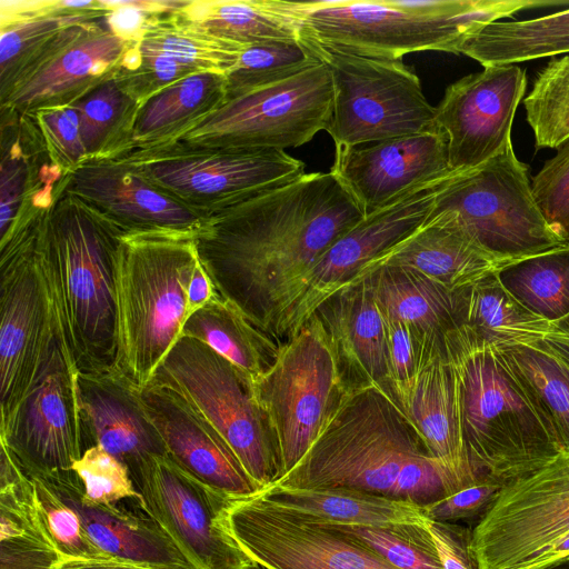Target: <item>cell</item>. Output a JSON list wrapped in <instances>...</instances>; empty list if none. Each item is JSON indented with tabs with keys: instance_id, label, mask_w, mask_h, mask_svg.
<instances>
[{
	"instance_id": "cell-41",
	"label": "cell",
	"mask_w": 569,
	"mask_h": 569,
	"mask_svg": "<svg viewBox=\"0 0 569 569\" xmlns=\"http://www.w3.org/2000/svg\"><path fill=\"white\" fill-rule=\"evenodd\" d=\"M196 71L227 73L237 62L243 46L210 36L181 20L177 12L164 17L138 43Z\"/></svg>"
},
{
	"instance_id": "cell-27",
	"label": "cell",
	"mask_w": 569,
	"mask_h": 569,
	"mask_svg": "<svg viewBox=\"0 0 569 569\" xmlns=\"http://www.w3.org/2000/svg\"><path fill=\"white\" fill-rule=\"evenodd\" d=\"M510 263L486 251L451 219L428 216L420 228L365 266L351 282L378 267L398 266L456 291Z\"/></svg>"
},
{
	"instance_id": "cell-19",
	"label": "cell",
	"mask_w": 569,
	"mask_h": 569,
	"mask_svg": "<svg viewBox=\"0 0 569 569\" xmlns=\"http://www.w3.org/2000/svg\"><path fill=\"white\" fill-rule=\"evenodd\" d=\"M526 88V71L517 64L483 67L447 87L436 122L447 136L452 171L476 168L512 143V122Z\"/></svg>"
},
{
	"instance_id": "cell-49",
	"label": "cell",
	"mask_w": 569,
	"mask_h": 569,
	"mask_svg": "<svg viewBox=\"0 0 569 569\" xmlns=\"http://www.w3.org/2000/svg\"><path fill=\"white\" fill-rule=\"evenodd\" d=\"M106 29L132 46L164 17L180 11L188 0H100Z\"/></svg>"
},
{
	"instance_id": "cell-5",
	"label": "cell",
	"mask_w": 569,
	"mask_h": 569,
	"mask_svg": "<svg viewBox=\"0 0 569 569\" xmlns=\"http://www.w3.org/2000/svg\"><path fill=\"white\" fill-rule=\"evenodd\" d=\"M429 456L386 387H348L302 459L273 486L392 498L401 471Z\"/></svg>"
},
{
	"instance_id": "cell-20",
	"label": "cell",
	"mask_w": 569,
	"mask_h": 569,
	"mask_svg": "<svg viewBox=\"0 0 569 569\" xmlns=\"http://www.w3.org/2000/svg\"><path fill=\"white\" fill-rule=\"evenodd\" d=\"M330 171L366 214L453 172L449 166L448 139L439 128L336 148Z\"/></svg>"
},
{
	"instance_id": "cell-57",
	"label": "cell",
	"mask_w": 569,
	"mask_h": 569,
	"mask_svg": "<svg viewBox=\"0 0 569 569\" xmlns=\"http://www.w3.org/2000/svg\"><path fill=\"white\" fill-rule=\"evenodd\" d=\"M541 569H569V559L559 561L557 563L547 566V567L541 568Z\"/></svg>"
},
{
	"instance_id": "cell-31",
	"label": "cell",
	"mask_w": 569,
	"mask_h": 569,
	"mask_svg": "<svg viewBox=\"0 0 569 569\" xmlns=\"http://www.w3.org/2000/svg\"><path fill=\"white\" fill-rule=\"evenodd\" d=\"M177 16L212 37L243 47L301 39L297 1L188 0Z\"/></svg>"
},
{
	"instance_id": "cell-55",
	"label": "cell",
	"mask_w": 569,
	"mask_h": 569,
	"mask_svg": "<svg viewBox=\"0 0 569 569\" xmlns=\"http://www.w3.org/2000/svg\"><path fill=\"white\" fill-rule=\"evenodd\" d=\"M566 559H569V531L546 546L523 569H541Z\"/></svg>"
},
{
	"instance_id": "cell-9",
	"label": "cell",
	"mask_w": 569,
	"mask_h": 569,
	"mask_svg": "<svg viewBox=\"0 0 569 569\" xmlns=\"http://www.w3.org/2000/svg\"><path fill=\"white\" fill-rule=\"evenodd\" d=\"M48 208L26 217L0 240V429L10 422L59 337L37 248Z\"/></svg>"
},
{
	"instance_id": "cell-30",
	"label": "cell",
	"mask_w": 569,
	"mask_h": 569,
	"mask_svg": "<svg viewBox=\"0 0 569 569\" xmlns=\"http://www.w3.org/2000/svg\"><path fill=\"white\" fill-rule=\"evenodd\" d=\"M257 495L272 506L333 525L390 527L428 520L421 506L359 490L271 486Z\"/></svg>"
},
{
	"instance_id": "cell-25",
	"label": "cell",
	"mask_w": 569,
	"mask_h": 569,
	"mask_svg": "<svg viewBox=\"0 0 569 569\" xmlns=\"http://www.w3.org/2000/svg\"><path fill=\"white\" fill-rule=\"evenodd\" d=\"M41 477L77 511L88 537L110 558L158 569H196L143 505L90 501L72 469Z\"/></svg>"
},
{
	"instance_id": "cell-34",
	"label": "cell",
	"mask_w": 569,
	"mask_h": 569,
	"mask_svg": "<svg viewBox=\"0 0 569 569\" xmlns=\"http://www.w3.org/2000/svg\"><path fill=\"white\" fill-rule=\"evenodd\" d=\"M363 278L369 281L383 318L440 336L456 326V291L436 280L398 266L378 267L360 279Z\"/></svg>"
},
{
	"instance_id": "cell-48",
	"label": "cell",
	"mask_w": 569,
	"mask_h": 569,
	"mask_svg": "<svg viewBox=\"0 0 569 569\" xmlns=\"http://www.w3.org/2000/svg\"><path fill=\"white\" fill-rule=\"evenodd\" d=\"M531 187L547 223L565 244H569V139L545 162Z\"/></svg>"
},
{
	"instance_id": "cell-46",
	"label": "cell",
	"mask_w": 569,
	"mask_h": 569,
	"mask_svg": "<svg viewBox=\"0 0 569 569\" xmlns=\"http://www.w3.org/2000/svg\"><path fill=\"white\" fill-rule=\"evenodd\" d=\"M388 360V382L411 378L443 349V336L412 325L383 318Z\"/></svg>"
},
{
	"instance_id": "cell-53",
	"label": "cell",
	"mask_w": 569,
	"mask_h": 569,
	"mask_svg": "<svg viewBox=\"0 0 569 569\" xmlns=\"http://www.w3.org/2000/svg\"><path fill=\"white\" fill-rule=\"evenodd\" d=\"M214 287L200 260L190 280L187 293L188 318L216 296ZM187 318V319H188Z\"/></svg>"
},
{
	"instance_id": "cell-56",
	"label": "cell",
	"mask_w": 569,
	"mask_h": 569,
	"mask_svg": "<svg viewBox=\"0 0 569 569\" xmlns=\"http://www.w3.org/2000/svg\"><path fill=\"white\" fill-rule=\"evenodd\" d=\"M56 569H158L144 565L108 559H62Z\"/></svg>"
},
{
	"instance_id": "cell-11",
	"label": "cell",
	"mask_w": 569,
	"mask_h": 569,
	"mask_svg": "<svg viewBox=\"0 0 569 569\" xmlns=\"http://www.w3.org/2000/svg\"><path fill=\"white\" fill-rule=\"evenodd\" d=\"M311 46L331 74L332 107L326 131L336 148L438 129L436 107L427 101L420 79L401 59Z\"/></svg>"
},
{
	"instance_id": "cell-29",
	"label": "cell",
	"mask_w": 569,
	"mask_h": 569,
	"mask_svg": "<svg viewBox=\"0 0 569 569\" xmlns=\"http://www.w3.org/2000/svg\"><path fill=\"white\" fill-rule=\"evenodd\" d=\"M226 99L223 72L200 71L168 86L140 104L124 153L172 143L207 119Z\"/></svg>"
},
{
	"instance_id": "cell-36",
	"label": "cell",
	"mask_w": 569,
	"mask_h": 569,
	"mask_svg": "<svg viewBox=\"0 0 569 569\" xmlns=\"http://www.w3.org/2000/svg\"><path fill=\"white\" fill-rule=\"evenodd\" d=\"M457 53L483 67L569 54V8L539 18L487 24L467 36Z\"/></svg>"
},
{
	"instance_id": "cell-17",
	"label": "cell",
	"mask_w": 569,
	"mask_h": 569,
	"mask_svg": "<svg viewBox=\"0 0 569 569\" xmlns=\"http://www.w3.org/2000/svg\"><path fill=\"white\" fill-rule=\"evenodd\" d=\"M224 518L238 546L263 569H397L327 525L258 495L230 498Z\"/></svg>"
},
{
	"instance_id": "cell-21",
	"label": "cell",
	"mask_w": 569,
	"mask_h": 569,
	"mask_svg": "<svg viewBox=\"0 0 569 569\" xmlns=\"http://www.w3.org/2000/svg\"><path fill=\"white\" fill-rule=\"evenodd\" d=\"M63 189L124 236H194L204 221L121 158L82 162L66 174Z\"/></svg>"
},
{
	"instance_id": "cell-58",
	"label": "cell",
	"mask_w": 569,
	"mask_h": 569,
	"mask_svg": "<svg viewBox=\"0 0 569 569\" xmlns=\"http://www.w3.org/2000/svg\"><path fill=\"white\" fill-rule=\"evenodd\" d=\"M249 569H263V568H261V567H259V566H254V567L249 568Z\"/></svg>"
},
{
	"instance_id": "cell-33",
	"label": "cell",
	"mask_w": 569,
	"mask_h": 569,
	"mask_svg": "<svg viewBox=\"0 0 569 569\" xmlns=\"http://www.w3.org/2000/svg\"><path fill=\"white\" fill-rule=\"evenodd\" d=\"M104 13H42L0 24V101L80 37L82 27L77 23L100 19Z\"/></svg>"
},
{
	"instance_id": "cell-18",
	"label": "cell",
	"mask_w": 569,
	"mask_h": 569,
	"mask_svg": "<svg viewBox=\"0 0 569 569\" xmlns=\"http://www.w3.org/2000/svg\"><path fill=\"white\" fill-rule=\"evenodd\" d=\"M449 176L366 214L339 237L303 279L282 325L281 339L292 336L322 302L351 282L365 266L420 228Z\"/></svg>"
},
{
	"instance_id": "cell-51",
	"label": "cell",
	"mask_w": 569,
	"mask_h": 569,
	"mask_svg": "<svg viewBox=\"0 0 569 569\" xmlns=\"http://www.w3.org/2000/svg\"><path fill=\"white\" fill-rule=\"evenodd\" d=\"M61 560L41 531L0 537V569H56Z\"/></svg>"
},
{
	"instance_id": "cell-44",
	"label": "cell",
	"mask_w": 569,
	"mask_h": 569,
	"mask_svg": "<svg viewBox=\"0 0 569 569\" xmlns=\"http://www.w3.org/2000/svg\"><path fill=\"white\" fill-rule=\"evenodd\" d=\"M39 526L62 559H108L88 537L77 511L41 476H31Z\"/></svg>"
},
{
	"instance_id": "cell-10",
	"label": "cell",
	"mask_w": 569,
	"mask_h": 569,
	"mask_svg": "<svg viewBox=\"0 0 569 569\" xmlns=\"http://www.w3.org/2000/svg\"><path fill=\"white\" fill-rule=\"evenodd\" d=\"M252 385L277 440L283 477L302 459L348 388L316 315L279 346L272 365Z\"/></svg>"
},
{
	"instance_id": "cell-59",
	"label": "cell",
	"mask_w": 569,
	"mask_h": 569,
	"mask_svg": "<svg viewBox=\"0 0 569 569\" xmlns=\"http://www.w3.org/2000/svg\"><path fill=\"white\" fill-rule=\"evenodd\" d=\"M49 207H50V206H49ZM41 208H42V207H41ZM38 209H39V208H38ZM36 210H37V209H36ZM36 210H34V211H36ZM30 214H31V213H30ZM26 216H28V214H26ZM23 217H24V216H23ZM23 217H22V218H23ZM22 218H21V219H22ZM21 219H20V220H21ZM20 220H19V221H20ZM19 221H18V222H19ZM18 222H17V223H18ZM17 223H16V224H17ZM10 230H11V229H10ZM10 230H9V231H10ZM9 231H8V232H9ZM8 232H7V233H8ZM7 233H6V234H7ZM6 234H4V236H6ZM1 238H2V237H1Z\"/></svg>"
},
{
	"instance_id": "cell-52",
	"label": "cell",
	"mask_w": 569,
	"mask_h": 569,
	"mask_svg": "<svg viewBox=\"0 0 569 569\" xmlns=\"http://www.w3.org/2000/svg\"><path fill=\"white\" fill-rule=\"evenodd\" d=\"M443 569H480L472 547V528L457 522L426 521Z\"/></svg>"
},
{
	"instance_id": "cell-16",
	"label": "cell",
	"mask_w": 569,
	"mask_h": 569,
	"mask_svg": "<svg viewBox=\"0 0 569 569\" xmlns=\"http://www.w3.org/2000/svg\"><path fill=\"white\" fill-rule=\"evenodd\" d=\"M146 511L196 569H249L257 566L226 526L229 497L174 463L152 456L132 477Z\"/></svg>"
},
{
	"instance_id": "cell-22",
	"label": "cell",
	"mask_w": 569,
	"mask_h": 569,
	"mask_svg": "<svg viewBox=\"0 0 569 569\" xmlns=\"http://www.w3.org/2000/svg\"><path fill=\"white\" fill-rule=\"evenodd\" d=\"M385 387L455 489L473 482L479 476L465 443L460 379L445 346L411 378Z\"/></svg>"
},
{
	"instance_id": "cell-2",
	"label": "cell",
	"mask_w": 569,
	"mask_h": 569,
	"mask_svg": "<svg viewBox=\"0 0 569 569\" xmlns=\"http://www.w3.org/2000/svg\"><path fill=\"white\" fill-rule=\"evenodd\" d=\"M124 234L63 189L37 234L59 337L78 371L112 368L117 356L116 271Z\"/></svg>"
},
{
	"instance_id": "cell-54",
	"label": "cell",
	"mask_w": 569,
	"mask_h": 569,
	"mask_svg": "<svg viewBox=\"0 0 569 569\" xmlns=\"http://www.w3.org/2000/svg\"><path fill=\"white\" fill-rule=\"evenodd\" d=\"M533 346L546 350L569 367V315L552 322L549 333Z\"/></svg>"
},
{
	"instance_id": "cell-23",
	"label": "cell",
	"mask_w": 569,
	"mask_h": 569,
	"mask_svg": "<svg viewBox=\"0 0 569 569\" xmlns=\"http://www.w3.org/2000/svg\"><path fill=\"white\" fill-rule=\"evenodd\" d=\"M140 393L166 455L180 468L229 498L262 490L224 439L177 393L153 385Z\"/></svg>"
},
{
	"instance_id": "cell-3",
	"label": "cell",
	"mask_w": 569,
	"mask_h": 569,
	"mask_svg": "<svg viewBox=\"0 0 569 569\" xmlns=\"http://www.w3.org/2000/svg\"><path fill=\"white\" fill-rule=\"evenodd\" d=\"M559 0H321L300 2L301 38L320 48L399 60L418 51L457 53L460 42L501 18Z\"/></svg>"
},
{
	"instance_id": "cell-47",
	"label": "cell",
	"mask_w": 569,
	"mask_h": 569,
	"mask_svg": "<svg viewBox=\"0 0 569 569\" xmlns=\"http://www.w3.org/2000/svg\"><path fill=\"white\" fill-rule=\"evenodd\" d=\"M24 114L34 122L51 160L66 173L86 161L80 114L73 104L42 108Z\"/></svg>"
},
{
	"instance_id": "cell-28",
	"label": "cell",
	"mask_w": 569,
	"mask_h": 569,
	"mask_svg": "<svg viewBox=\"0 0 569 569\" xmlns=\"http://www.w3.org/2000/svg\"><path fill=\"white\" fill-rule=\"evenodd\" d=\"M313 315L331 340L347 387L387 385L385 320L366 278L341 288Z\"/></svg>"
},
{
	"instance_id": "cell-32",
	"label": "cell",
	"mask_w": 569,
	"mask_h": 569,
	"mask_svg": "<svg viewBox=\"0 0 569 569\" xmlns=\"http://www.w3.org/2000/svg\"><path fill=\"white\" fill-rule=\"evenodd\" d=\"M497 273L456 290V326L481 346H533L549 333L552 322L517 301Z\"/></svg>"
},
{
	"instance_id": "cell-6",
	"label": "cell",
	"mask_w": 569,
	"mask_h": 569,
	"mask_svg": "<svg viewBox=\"0 0 569 569\" xmlns=\"http://www.w3.org/2000/svg\"><path fill=\"white\" fill-rule=\"evenodd\" d=\"M194 236L130 234L116 271L114 368L143 389L181 337L187 293L199 263Z\"/></svg>"
},
{
	"instance_id": "cell-42",
	"label": "cell",
	"mask_w": 569,
	"mask_h": 569,
	"mask_svg": "<svg viewBox=\"0 0 569 569\" xmlns=\"http://www.w3.org/2000/svg\"><path fill=\"white\" fill-rule=\"evenodd\" d=\"M523 106L537 150L557 149L569 139V54L540 70Z\"/></svg>"
},
{
	"instance_id": "cell-15",
	"label": "cell",
	"mask_w": 569,
	"mask_h": 569,
	"mask_svg": "<svg viewBox=\"0 0 569 569\" xmlns=\"http://www.w3.org/2000/svg\"><path fill=\"white\" fill-rule=\"evenodd\" d=\"M78 368L58 337L8 426L6 446L30 476L70 470L91 448L82 416Z\"/></svg>"
},
{
	"instance_id": "cell-8",
	"label": "cell",
	"mask_w": 569,
	"mask_h": 569,
	"mask_svg": "<svg viewBox=\"0 0 569 569\" xmlns=\"http://www.w3.org/2000/svg\"><path fill=\"white\" fill-rule=\"evenodd\" d=\"M429 217L451 219L486 251L508 262L565 246L540 211L528 166L517 158L512 143L476 168L453 171Z\"/></svg>"
},
{
	"instance_id": "cell-14",
	"label": "cell",
	"mask_w": 569,
	"mask_h": 569,
	"mask_svg": "<svg viewBox=\"0 0 569 569\" xmlns=\"http://www.w3.org/2000/svg\"><path fill=\"white\" fill-rule=\"evenodd\" d=\"M569 531V453L503 486L472 528L480 569H523L551 541Z\"/></svg>"
},
{
	"instance_id": "cell-24",
	"label": "cell",
	"mask_w": 569,
	"mask_h": 569,
	"mask_svg": "<svg viewBox=\"0 0 569 569\" xmlns=\"http://www.w3.org/2000/svg\"><path fill=\"white\" fill-rule=\"evenodd\" d=\"M77 388L91 447L100 446L122 462L131 478L163 442L141 399V389L114 367L78 371Z\"/></svg>"
},
{
	"instance_id": "cell-26",
	"label": "cell",
	"mask_w": 569,
	"mask_h": 569,
	"mask_svg": "<svg viewBox=\"0 0 569 569\" xmlns=\"http://www.w3.org/2000/svg\"><path fill=\"white\" fill-rule=\"evenodd\" d=\"M129 47L106 29L101 18L1 101V109L30 113L74 103L116 73Z\"/></svg>"
},
{
	"instance_id": "cell-50",
	"label": "cell",
	"mask_w": 569,
	"mask_h": 569,
	"mask_svg": "<svg viewBox=\"0 0 569 569\" xmlns=\"http://www.w3.org/2000/svg\"><path fill=\"white\" fill-rule=\"evenodd\" d=\"M503 486L493 478L481 475L473 482L442 499L422 506L423 513L431 521H466L476 526L492 507Z\"/></svg>"
},
{
	"instance_id": "cell-35",
	"label": "cell",
	"mask_w": 569,
	"mask_h": 569,
	"mask_svg": "<svg viewBox=\"0 0 569 569\" xmlns=\"http://www.w3.org/2000/svg\"><path fill=\"white\" fill-rule=\"evenodd\" d=\"M181 336L206 343L252 382L272 365L280 346L218 293L184 321Z\"/></svg>"
},
{
	"instance_id": "cell-4",
	"label": "cell",
	"mask_w": 569,
	"mask_h": 569,
	"mask_svg": "<svg viewBox=\"0 0 569 569\" xmlns=\"http://www.w3.org/2000/svg\"><path fill=\"white\" fill-rule=\"evenodd\" d=\"M443 343L459 375L465 443L477 476L507 485L562 453L496 348L477 343L458 326L445 333Z\"/></svg>"
},
{
	"instance_id": "cell-1",
	"label": "cell",
	"mask_w": 569,
	"mask_h": 569,
	"mask_svg": "<svg viewBox=\"0 0 569 569\" xmlns=\"http://www.w3.org/2000/svg\"><path fill=\"white\" fill-rule=\"evenodd\" d=\"M365 216L331 171L312 172L210 216L193 239L216 292L279 341L307 273Z\"/></svg>"
},
{
	"instance_id": "cell-12",
	"label": "cell",
	"mask_w": 569,
	"mask_h": 569,
	"mask_svg": "<svg viewBox=\"0 0 569 569\" xmlns=\"http://www.w3.org/2000/svg\"><path fill=\"white\" fill-rule=\"evenodd\" d=\"M161 191L204 220L305 172L283 150H227L170 143L120 157Z\"/></svg>"
},
{
	"instance_id": "cell-45",
	"label": "cell",
	"mask_w": 569,
	"mask_h": 569,
	"mask_svg": "<svg viewBox=\"0 0 569 569\" xmlns=\"http://www.w3.org/2000/svg\"><path fill=\"white\" fill-rule=\"evenodd\" d=\"M71 469L82 485L84 497L90 501H137L143 505L128 468L100 446L89 448Z\"/></svg>"
},
{
	"instance_id": "cell-7",
	"label": "cell",
	"mask_w": 569,
	"mask_h": 569,
	"mask_svg": "<svg viewBox=\"0 0 569 569\" xmlns=\"http://www.w3.org/2000/svg\"><path fill=\"white\" fill-rule=\"evenodd\" d=\"M148 385L182 398L224 439L262 490L282 478L277 440L252 381L206 343L181 336Z\"/></svg>"
},
{
	"instance_id": "cell-13",
	"label": "cell",
	"mask_w": 569,
	"mask_h": 569,
	"mask_svg": "<svg viewBox=\"0 0 569 569\" xmlns=\"http://www.w3.org/2000/svg\"><path fill=\"white\" fill-rule=\"evenodd\" d=\"M332 94L330 70L322 61L227 100L172 143L227 150L284 151L300 147L327 129Z\"/></svg>"
},
{
	"instance_id": "cell-38",
	"label": "cell",
	"mask_w": 569,
	"mask_h": 569,
	"mask_svg": "<svg viewBox=\"0 0 569 569\" xmlns=\"http://www.w3.org/2000/svg\"><path fill=\"white\" fill-rule=\"evenodd\" d=\"M114 74L71 103L80 114L86 161L117 158L129 147L140 103Z\"/></svg>"
},
{
	"instance_id": "cell-39",
	"label": "cell",
	"mask_w": 569,
	"mask_h": 569,
	"mask_svg": "<svg viewBox=\"0 0 569 569\" xmlns=\"http://www.w3.org/2000/svg\"><path fill=\"white\" fill-rule=\"evenodd\" d=\"M497 274L505 289L532 313L549 322L569 315V244L520 259Z\"/></svg>"
},
{
	"instance_id": "cell-37",
	"label": "cell",
	"mask_w": 569,
	"mask_h": 569,
	"mask_svg": "<svg viewBox=\"0 0 569 569\" xmlns=\"http://www.w3.org/2000/svg\"><path fill=\"white\" fill-rule=\"evenodd\" d=\"M569 453V367L536 346L496 348Z\"/></svg>"
},
{
	"instance_id": "cell-40",
	"label": "cell",
	"mask_w": 569,
	"mask_h": 569,
	"mask_svg": "<svg viewBox=\"0 0 569 569\" xmlns=\"http://www.w3.org/2000/svg\"><path fill=\"white\" fill-rule=\"evenodd\" d=\"M321 62L316 48L302 38L247 46L241 50L236 64L226 73V101Z\"/></svg>"
},
{
	"instance_id": "cell-43",
	"label": "cell",
	"mask_w": 569,
	"mask_h": 569,
	"mask_svg": "<svg viewBox=\"0 0 569 569\" xmlns=\"http://www.w3.org/2000/svg\"><path fill=\"white\" fill-rule=\"evenodd\" d=\"M322 523L370 549L397 569H443L426 523L390 527Z\"/></svg>"
}]
</instances>
